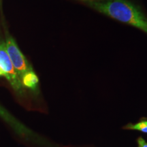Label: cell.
<instances>
[{"label":"cell","instance_id":"cell-3","mask_svg":"<svg viewBox=\"0 0 147 147\" xmlns=\"http://www.w3.org/2000/svg\"><path fill=\"white\" fill-rule=\"evenodd\" d=\"M5 45V49H6L9 57L10 59L11 62H12L18 77L21 80L22 77L25 74L33 70L32 67L21 51H20L15 40L12 37H10L6 40Z\"/></svg>","mask_w":147,"mask_h":147},{"label":"cell","instance_id":"cell-2","mask_svg":"<svg viewBox=\"0 0 147 147\" xmlns=\"http://www.w3.org/2000/svg\"><path fill=\"white\" fill-rule=\"evenodd\" d=\"M0 69L3 74V77L8 80L14 91L22 94L24 87L9 57L5 43L3 42L0 43Z\"/></svg>","mask_w":147,"mask_h":147},{"label":"cell","instance_id":"cell-8","mask_svg":"<svg viewBox=\"0 0 147 147\" xmlns=\"http://www.w3.org/2000/svg\"><path fill=\"white\" fill-rule=\"evenodd\" d=\"M78 1H80L81 2H84V1H91V0H78Z\"/></svg>","mask_w":147,"mask_h":147},{"label":"cell","instance_id":"cell-1","mask_svg":"<svg viewBox=\"0 0 147 147\" xmlns=\"http://www.w3.org/2000/svg\"><path fill=\"white\" fill-rule=\"evenodd\" d=\"M82 3L101 14L147 34V16L138 5L129 0H91Z\"/></svg>","mask_w":147,"mask_h":147},{"label":"cell","instance_id":"cell-7","mask_svg":"<svg viewBox=\"0 0 147 147\" xmlns=\"http://www.w3.org/2000/svg\"><path fill=\"white\" fill-rule=\"evenodd\" d=\"M138 147H147V142L142 138H139L138 140Z\"/></svg>","mask_w":147,"mask_h":147},{"label":"cell","instance_id":"cell-4","mask_svg":"<svg viewBox=\"0 0 147 147\" xmlns=\"http://www.w3.org/2000/svg\"><path fill=\"white\" fill-rule=\"evenodd\" d=\"M0 117L5 122L8 123L18 134H21V135H26L29 134V130L1 105H0Z\"/></svg>","mask_w":147,"mask_h":147},{"label":"cell","instance_id":"cell-5","mask_svg":"<svg viewBox=\"0 0 147 147\" xmlns=\"http://www.w3.org/2000/svg\"><path fill=\"white\" fill-rule=\"evenodd\" d=\"M21 82L24 87H27L32 90H35L38 87L39 79L34 70L29 71L22 77Z\"/></svg>","mask_w":147,"mask_h":147},{"label":"cell","instance_id":"cell-6","mask_svg":"<svg viewBox=\"0 0 147 147\" xmlns=\"http://www.w3.org/2000/svg\"><path fill=\"white\" fill-rule=\"evenodd\" d=\"M127 129L134 130H138V131H141L144 133H147V121H141L138 123L134 125H129L127 126Z\"/></svg>","mask_w":147,"mask_h":147}]
</instances>
